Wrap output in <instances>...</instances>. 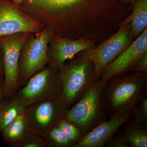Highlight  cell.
<instances>
[{
    "label": "cell",
    "instance_id": "18",
    "mask_svg": "<svg viewBox=\"0 0 147 147\" xmlns=\"http://www.w3.org/2000/svg\"><path fill=\"white\" fill-rule=\"evenodd\" d=\"M129 120L131 123L142 128L147 129V97L141 98L134 106Z\"/></svg>",
    "mask_w": 147,
    "mask_h": 147
},
{
    "label": "cell",
    "instance_id": "20",
    "mask_svg": "<svg viewBox=\"0 0 147 147\" xmlns=\"http://www.w3.org/2000/svg\"><path fill=\"white\" fill-rule=\"evenodd\" d=\"M57 126L62 131L69 141L74 146L78 143L83 137V134L80 129L75 124L64 118L60 121Z\"/></svg>",
    "mask_w": 147,
    "mask_h": 147
},
{
    "label": "cell",
    "instance_id": "19",
    "mask_svg": "<svg viewBox=\"0 0 147 147\" xmlns=\"http://www.w3.org/2000/svg\"><path fill=\"white\" fill-rule=\"evenodd\" d=\"M45 139L47 147H74V146L57 126L48 132Z\"/></svg>",
    "mask_w": 147,
    "mask_h": 147
},
{
    "label": "cell",
    "instance_id": "13",
    "mask_svg": "<svg viewBox=\"0 0 147 147\" xmlns=\"http://www.w3.org/2000/svg\"><path fill=\"white\" fill-rule=\"evenodd\" d=\"M99 0H25L24 8L42 12H58L90 6Z\"/></svg>",
    "mask_w": 147,
    "mask_h": 147
},
{
    "label": "cell",
    "instance_id": "14",
    "mask_svg": "<svg viewBox=\"0 0 147 147\" xmlns=\"http://www.w3.org/2000/svg\"><path fill=\"white\" fill-rule=\"evenodd\" d=\"M133 11L121 24H129L131 39L137 38L147 27V0H134L131 3Z\"/></svg>",
    "mask_w": 147,
    "mask_h": 147
},
{
    "label": "cell",
    "instance_id": "11",
    "mask_svg": "<svg viewBox=\"0 0 147 147\" xmlns=\"http://www.w3.org/2000/svg\"><path fill=\"white\" fill-rule=\"evenodd\" d=\"M131 112L104 120L82 137L74 147H102L115 136L119 129L129 120Z\"/></svg>",
    "mask_w": 147,
    "mask_h": 147
},
{
    "label": "cell",
    "instance_id": "8",
    "mask_svg": "<svg viewBox=\"0 0 147 147\" xmlns=\"http://www.w3.org/2000/svg\"><path fill=\"white\" fill-rule=\"evenodd\" d=\"M27 40V35L0 37V49L4 70L3 98L14 95L19 89V58Z\"/></svg>",
    "mask_w": 147,
    "mask_h": 147
},
{
    "label": "cell",
    "instance_id": "12",
    "mask_svg": "<svg viewBox=\"0 0 147 147\" xmlns=\"http://www.w3.org/2000/svg\"><path fill=\"white\" fill-rule=\"evenodd\" d=\"M95 47L93 41L87 38L73 40L58 38L53 43L49 54V67L58 71L63 64L73 59L78 53Z\"/></svg>",
    "mask_w": 147,
    "mask_h": 147
},
{
    "label": "cell",
    "instance_id": "6",
    "mask_svg": "<svg viewBox=\"0 0 147 147\" xmlns=\"http://www.w3.org/2000/svg\"><path fill=\"white\" fill-rule=\"evenodd\" d=\"M133 42L129 24H121L118 31L97 47L82 51L79 55L91 61L96 78L99 79L105 67L112 63Z\"/></svg>",
    "mask_w": 147,
    "mask_h": 147
},
{
    "label": "cell",
    "instance_id": "17",
    "mask_svg": "<svg viewBox=\"0 0 147 147\" xmlns=\"http://www.w3.org/2000/svg\"><path fill=\"white\" fill-rule=\"evenodd\" d=\"M121 135L127 142L129 147H147V129L130 122Z\"/></svg>",
    "mask_w": 147,
    "mask_h": 147
},
{
    "label": "cell",
    "instance_id": "7",
    "mask_svg": "<svg viewBox=\"0 0 147 147\" xmlns=\"http://www.w3.org/2000/svg\"><path fill=\"white\" fill-rule=\"evenodd\" d=\"M68 109L60 98L27 107L25 115L29 131L45 139L48 132L64 118Z\"/></svg>",
    "mask_w": 147,
    "mask_h": 147
},
{
    "label": "cell",
    "instance_id": "22",
    "mask_svg": "<svg viewBox=\"0 0 147 147\" xmlns=\"http://www.w3.org/2000/svg\"><path fill=\"white\" fill-rule=\"evenodd\" d=\"M131 71L147 74V50L139 57Z\"/></svg>",
    "mask_w": 147,
    "mask_h": 147
},
{
    "label": "cell",
    "instance_id": "4",
    "mask_svg": "<svg viewBox=\"0 0 147 147\" xmlns=\"http://www.w3.org/2000/svg\"><path fill=\"white\" fill-rule=\"evenodd\" d=\"M62 85L58 71L50 67L33 75L15 95L26 108L38 102L60 98Z\"/></svg>",
    "mask_w": 147,
    "mask_h": 147
},
{
    "label": "cell",
    "instance_id": "21",
    "mask_svg": "<svg viewBox=\"0 0 147 147\" xmlns=\"http://www.w3.org/2000/svg\"><path fill=\"white\" fill-rule=\"evenodd\" d=\"M11 147H47V146L44 138L28 130L21 140Z\"/></svg>",
    "mask_w": 147,
    "mask_h": 147
},
{
    "label": "cell",
    "instance_id": "9",
    "mask_svg": "<svg viewBox=\"0 0 147 147\" xmlns=\"http://www.w3.org/2000/svg\"><path fill=\"white\" fill-rule=\"evenodd\" d=\"M39 23L21 11L8 0H0V37L38 32Z\"/></svg>",
    "mask_w": 147,
    "mask_h": 147
},
{
    "label": "cell",
    "instance_id": "16",
    "mask_svg": "<svg viewBox=\"0 0 147 147\" xmlns=\"http://www.w3.org/2000/svg\"><path fill=\"white\" fill-rule=\"evenodd\" d=\"M25 113L18 116L15 120L1 131L3 142L11 147L21 140L28 131Z\"/></svg>",
    "mask_w": 147,
    "mask_h": 147
},
{
    "label": "cell",
    "instance_id": "1",
    "mask_svg": "<svg viewBox=\"0 0 147 147\" xmlns=\"http://www.w3.org/2000/svg\"><path fill=\"white\" fill-rule=\"evenodd\" d=\"M147 92L146 74L130 71L111 78L103 90L108 115L112 117L131 112Z\"/></svg>",
    "mask_w": 147,
    "mask_h": 147
},
{
    "label": "cell",
    "instance_id": "5",
    "mask_svg": "<svg viewBox=\"0 0 147 147\" xmlns=\"http://www.w3.org/2000/svg\"><path fill=\"white\" fill-rule=\"evenodd\" d=\"M51 37L50 31L45 30L25 42L19 58L18 90L35 74L49 64L48 44Z\"/></svg>",
    "mask_w": 147,
    "mask_h": 147
},
{
    "label": "cell",
    "instance_id": "27",
    "mask_svg": "<svg viewBox=\"0 0 147 147\" xmlns=\"http://www.w3.org/2000/svg\"><path fill=\"white\" fill-rule=\"evenodd\" d=\"M121 1L124 3H131L134 0H120Z\"/></svg>",
    "mask_w": 147,
    "mask_h": 147
},
{
    "label": "cell",
    "instance_id": "24",
    "mask_svg": "<svg viewBox=\"0 0 147 147\" xmlns=\"http://www.w3.org/2000/svg\"><path fill=\"white\" fill-rule=\"evenodd\" d=\"M4 84V76H1L0 77V103L3 98Z\"/></svg>",
    "mask_w": 147,
    "mask_h": 147
},
{
    "label": "cell",
    "instance_id": "2",
    "mask_svg": "<svg viewBox=\"0 0 147 147\" xmlns=\"http://www.w3.org/2000/svg\"><path fill=\"white\" fill-rule=\"evenodd\" d=\"M105 85L100 79L94 82L78 101L68 109L64 119L76 125L83 136L108 115L104 101Z\"/></svg>",
    "mask_w": 147,
    "mask_h": 147
},
{
    "label": "cell",
    "instance_id": "15",
    "mask_svg": "<svg viewBox=\"0 0 147 147\" xmlns=\"http://www.w3.org/2000/svg\"><path fill=\"white\" fill-rule=\"evenodd\" d=\"M26 108L15 94L3 98L0 103V132L18 116L25 113Z\"/></svg>",
    "mask_w": 147,
    "mask_h": 147
},
{
    "label": "cell",
    "instance_id": "25",
    "mask_svg": "<svg viewBox=\"0 0 147 147\" xmlns=\"http://www.w3.org/2000/svg\"><path fill=\"white\" fill-rule=\"evenodd\" d=\"M4 70L3 64L2 54L0 49V77L4 76Z\"/></svg>",
    "mask_w": 147,
    "mask_h": 147
},
{
    "label": "cell",
    "instance_id": "23",
    "mask_svg": "<svg viewBox=\"0 0 147 147\" xmlns=\"http://www.w3.org/2000/svg\"><path fill=\"white\" fill-rule=\"evenodd\" d=\"M105 145L108 147H129L127 142L121 135L114 136Z\"/></svg>",
    "mask_w": 147,
    "mask_h": 147
},
{
    "label": "cell",
    "instance_id": "3",
    "mask_svg": "<svg viewBox=\"0 0 147 147\" xmlns=\"http://www.w3.org/2000/svg\"><path fill=\"white\" fill-rule=\"evenodd\" d=\"M65 63L58 71L62 91L60 98L69 109L97 79L91 61L79 55Z\"/></svg>",
    "mask_w": 147,
    "mask_h": 147
},
{
    "label": "cell",
    "instance_id": "26",
    "mask_svg": "<svg viewBox=\"0 0 147 147\" xmlns=\"http://www.w3.org/2000/svg\"><path fill=\"white\" fill-rule=\"evenodd\" d=\"M25 1V0H13L12 2L13 4L18 6L21 5Z\"/></svg>",
    "mask_w": 147,
    "mask_h": 147
},
{
    "label": "cell",
    "instance_id": "10",
    "mask_svg": "<svg viewBox=\"0 0 147 147\" xmlns=\"http://www.w3.org/2000/svg\"><path fill=\"white\" fill-rule=\"evenodd\" d=\"M147 50V29L144 31L119 57L105 67L100 74L104 85L115 76L131 71L139 58Z\"/></svg>",
    "mask_w": 147,
    "mask_h": 147
},
{
    "label": "cell",
    "instance_id": "28",
    "mask_svg": "<svg viewBox=\"0 0 147 147\" xmlns=\"http://www.w3.org/2000/svg\"><path fill=\"white\" fill-rule=\"evenodd\" d=\"M8 1H10L12 2L13 0H8Z\"/></svg>",
    "mask_w": 147,
    "mask_h": 147
}]
</instances>
